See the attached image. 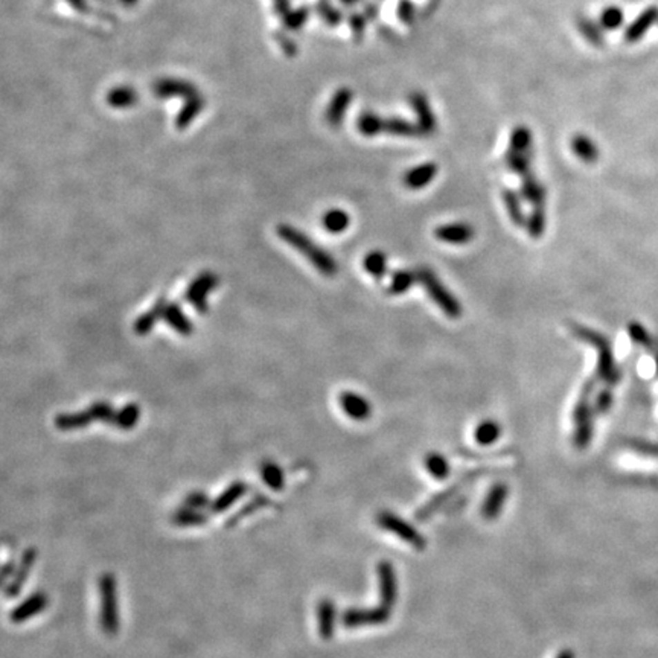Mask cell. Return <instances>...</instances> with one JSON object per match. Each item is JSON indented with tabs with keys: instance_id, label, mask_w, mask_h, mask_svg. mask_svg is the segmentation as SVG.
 <instances>
[{
	"instance_id": "19",
	"label": "cell",
	"mask_w": 658,
	"mask_h": 658,
	"mask_svg": "<svg viewBox=\"0 0 658 658\" xmlns=\"http://www.w3.org/2000/svg\"><path fill=\"white\" fill-rule=\"evenodd\" d=\"M418 282V270H398L391 275L387 294L399 296L407 293Z\"/></svg>"
},
{
	"instance_id": "2",
	"label": "cell",
	"mask_w": 658,
	"mask_h": 658,
	"mask_svg": "<svg viewBox=\"0 0 658 658\" xmlns=\"http://www.w3.org/2000/svg\"><path fill=\"white\" fill-rule=\"evenodd\" d=\"M276 231L279 238H282L288 246L298 250L320 275L328 278L337 275L338 264L334 260V256L328 253V251L320 246H317L309 236L302 233L299 229H296L290 224H279Z\"/></svg>"
},
{
	"instance_id": "3",
	"label": "cell",
	"mask_w": 658,
	"mask_h": 658,
	"mask_svg": "<svg viewBox=\"0 0 658 658\" xmlns=\"http://www.w3.org/2000/svg\"><path fill=\"white\" fill-rule=\"evenodd\" d=\"M596 378H590L582 384L573 407V443L578 449H586L593 441L594 405L593 394L596 391Z\"/></svg>"
},
{
	"instance_id": "28",
	"label": "cell",
	"mask_w": 658,
	"mask_h": 658,
	"mask_svg": "<svg viewBox=\"0 0 658 658\" xmlns=\"http://www.w3.org/2000/svg\"><path fill=\"white\" fill-rule=\"evenodd\" d=\"M262 476L265 482H267L273 490H282L284 474H282V470H280L276 463L273 462L265 463L262 468Z\"/></svg>"
},
{
	"instance_id": "20",
	"label": "cell",
	"mask_w": 658,
	"mask_h": 658,
	"mask_svg": "<svg viewBox=\"0 0 658 658\" xmlns=\"http://www.w3.org/2000/svg\"><path fill=\"white\" fill-rule=\"evenodd\" d=\"M572 150L583 164H594L599 159V150L588 136L576 135L572 139Z\"/></svg>"
},
{
	"instance_id": "16",
	"label": "cell",
	"mask_w": 658,
	"mask_h": 658,
	"mask_svg": "<svg viewBox=\"0 0 658 658\" xmlns=\"http://www.w3.org/2000/svg\"><path fill=\"white\" fill-rule=\"evenodd\" d=\"M503 433L501 425L494 419H483L474 430V439L480 447H490L500 439Z\"/></svg>"
},
{
	"instance_id": "1",
	"label": "cell",
	"mask_w": 658,
	"mask_h": 658,
	"mask_svg": "<svg viewBox=\"0 0 658 658\" xmlns=\"http://www.w3.org/2000/svg\"><path fill=\"white\" fill-rule=\"evenodd\" d=\"M572 332L578 337L581 342L587 343L596 351V376L594 378L602 383L603 386H616L620 381V371L616 363L615 352L610 340L606 338L601 332L591 329L588 327H582V325H572Z\"/></svg>"
},
{
	"instance_id": "22",
	"label": "cell",
	"mask_w": 658,
	"mask_h": 658,
	"mask_svg": "<svg viewBox=\"0 0 658 658\" xmlns=\"http://www.w3.org/2000/svg\"><path fill=\"white\" fill-rule=\"evenodd\" d=\"M505 162L506 166L511 169L512 173L516 175L524 177L526 174L532 173V151H515L512 148H507V151L505 154Z\"/></svg>"
},
{
	"instance_id": "34",
	"label": "cell",
	"mask_w": 658,
	"mask_h": 658,
	"mask_svg": "<svg viewBox=\"0 0 658 658\" xmlns=\"http://www.w3.org/2000/svg\"><path fill=\"white\" fill-rule=\"evenodd\" d=\"M398 16L399 19L409 23L413 16H415V6H413V3L409 2V0H401L398 5Z\"/></svg>"
},
{
	"instance_id": "5",
	"label": "cell",
	"mask_w": 658,
	"mask_h": 658,
	"mask_svg": "<svg viewBox=\"0 0 658 658\" xmlns=\"http://www.w3.org/2000/svg\"><path fill=\"white\" fill-rule=\"evenodd\" d=\"M376 521H378V524L383 529H386L387 532H391V534L398 535L399 539H403V541L413 545L418 550H423L427 544L424 536L420 535L415 528H412L407 521L399 519V516L395 514L384 511L376 516Z\"/></svg>"
},
{
	"instance_id": "14",
	"label": "cell",
	"mask_w": 658,
	"mask_h": 658,
	"mask_svg": "<svg viewBox=\"0 0 658 658\" xmlns=\"http://www.w3.org/2000/svg\"><path fill=\"white\" fill-rule=\"evenodd\" d=\"M658 20V8L657 6H649L648 10L643 11L640 16L635 19L632 23L626 28L625 39L630 43L639 41L643 35H645L650 26H652Z\"/></svg>"
},
{
	"instance_id": "39",
	"label": "cell",
	"mask_w": 658,
	"mask_h": 658,
	"mask_svg": "<svg viewBox=\"0 0 658 658\" xmlns=\"http://www.w3.org/2000/svg\"><path fill=\"white\" fill-rule=\"evenodd\" d=\"M657 372H658V354H657Z\"/></svg>"
},
{
	"instance_id": "26",
	"label": "cell",
	"mask_w": 658,
	"mask_h": 658,
	"mask_svg": "<svg viewBox=\"0 0 658 658\" xmlns=\"http://www.w3.org/2000/svg\"><path fill=\"white\" fill-rule=\"evenodd\" d=\"M532 144H534V140H532V133L528 127L519 125L512 130L511 137H509V148L515 151L528 153L532 151Z\"/></svg>"
},
{
	"instance_id": "32",
	"label": "cell",
	"mask_w": 658,
	"mask_h": 658,
	"mask_svg": "<svg viewBox=\"0 0 658 658\" xmlns=\"http://www.w3.org/2000/svg\"><path fill=\"white\" fill-rule=\"evenodd\" d=\"M628 332H630V337L632 338L634 343H637L640 346H645V347L652 346V340H650L648 331L643 328L640 323L632 322L630 327H628Z\"/></svg>"
},
{
	"instance_id": "4",
	"label": "cell",
	"mask_w": 658,
	"mask_h": 658,
	"mask_svg": "<svg viewBox=\"0 0 658 658\" xmlns=\"http://www.w3.org/2000/svg\"><path fill=\"white\" fill-rule=\"evenodd\" d=\"M418 282L424 287L428 298L436 303V307H438L441 311L448 317V319H453V320L459 319L463 311L461 302L457 300L456 296L441 282V279L436 276V273L432 269L428 267L419 269Z\"/></svg>"
},
{
	"instance_id": "36",
	"label": "cell",
	"mask_w": 658,
	"mask_h": 658,
	"mask_svg": "<svg viewBox=\"0 0 658 658\" xmlns=\"http://www.w3.org/2000/svg\"><path fill=\"white\" fill-rule=\"evenodd\" d=\"M275 5H276V11L282 16V19L288 12H290V2H288V0H275Z\"/></svg>"
},
{
	"instance_id": "8",
	"label": "cell",
	"mask_w": 658,
	"mask_h": 658,
	"mask_svg": "<svg viewBox=\"0 0 658 658\" xmlns=\"http://www.w3.org/2000/svg\"><path fill=\"white\" fill-rule=\"evenodd\" d=\"M338 404L346 413V416L352 420H357V423H363L372 415L371 403L365 396L356 394V391L346 390L343 394H340Z\"/></svg>"
},
{
	"instance_id": "29",
	"label": "cell",
	"mask_w": 658,
	"mask_h": 658,
	"mask_svg": "<svg viewBox=\"0 0 658 658\" xmlns=\"http://www.w3.org/2000/svg\"><path fill=\"white\" fill-rule=\"evenodd\" d=\"M601 23L605 29H617L623 23V11L617 6H608L602 11Z\"/></svg>"
},
{
	"instance_id": "35",
	"label": "cell",
	"mask_w": 658,
	"mask_h": 658,
	"mask_svg": "<svg viewBox=\"0 0 658 658\" xmlns=\"http://www.w3.org/2000/svg\"><path fill=\"white\" fill-rule=\"evenodd\" d=\"M349 25H351L352 32L357 37H361L366 28V19L363 16H360V14H354V16H351L349 19Z\"/></svg>"
},
{
	"instance_id": "31",
	"label": "cell",
	"mask_w": 658,
	"mask_h": 658,
	"mask_svg": "<svg viewBox=\"0 0 658 658\" xmlns=\"http://www.w3.org/2000/svg\"><path fill=\"white\" fill-rule=\"evenodd\" d=\"M309 17V10L308 8H300L296 11H290L284 17V23L288 29H293V31H298L303 25L307 23V20Z\"/></svg>"
},
{
	"instance_id": "25",
	"label": "cell",
	"mask_w": 658,
	"mask_h": 658,
	"mask_svg": "<svg viewBox=\"0 0 658 658\" xmlns=\"http://www.w3.org/2000/svg\"><path fill=\"white\" fill-rule=\"evenodd\" d=\"M425 470L430 472V476L436 480H445L449 476V463L445 456L441 453H430L425 456L424 459Z\"/></svg>"
},
{
	"instance_id": "17",
	"label": "cell",
	"mask_w": 658,
	"mask_h": 658,
	"mask_svg": "<svg viewBox=\"0 0 658 658\" xmlns=\"http://www.w3.org/2000/svg\"><path fill=\"white\" fill-rule=\"evenodd\" d=\"M351 224L349 213L343 209H329L323 213L322 226L325 231L332 235L343 233Z\"/></svg>"
},
{
	"instance_id": "11",
	"label": "cell",
	"mask_w": 658,
	"mask_h": 658,
	"mask_svg": "<svg viewBox=\"0 0 658 658\" xmlns=\"http://www.w3.org/2000/svg\"><path fill=\"white\" fill-rule=\"evenodd\" d=\"M438 171H439L438 165L433 164V162H427V164H420L418 166L410 168L409 171L404 174L403 182L405 184V188H409L412 191L424 189L436 179Z\"/></svg>"
},
{
	"instance_id": "18",
	"label": "cell",
	"mask_w": 658,
	"mask_h": 658,
	"mask_svg": "<svg viewBox=\"0 0 658 658\" xmlns=\"http://www.w3.org/2000/svg\"><path fill=\"white\" fill-rule=\"evenodd\" d=\"M317 617H319V632L322 639L328 640L334 634L336 628V606L331 601H322L319 603V610H317Z\"/></svg>"
},
{
	"instance_id": "15",
	"label": "cell",
	"mask_w": 658,
	"mask_h": 658,
	"mask_svg": "<svg viewBox=\"0 0 658 658\" xmlns=\"http://www.w3.org/2000/svg\"><path fill=\"white\" fill-rule=\"evenodd\" d=\"M503 203H505V208L509 218H511V223L516 227H524L528 223V218L524 215V209L521 204V197L516 194L515 191L511 189H505L503 191Z\"/></svg>"
},
{
	"instance_id": "37",
	"label": "cell",
	"mask_w": 658,
	"mask_h": 658,
	"mask_svg": "<svg viewBox=\"0 0 658 658\" xmlns=\"http://www.w3.org/2000/svg\"><path fill=\"white\" fill-rule=\"evenodd\" d=\"M557 658H574V654L572 652V650L565 649V650H563V652H561Z\"/></svg>"
},
{
	"instance_id": "10",
	"label": "cell",
	"mask_w": 658,
	"mask_h": 658,
	"mask_svg": "<svg viewBox=\"0 0 658 658\" xmlns=\"http://www.w3.org/2000/svg\"><path fill=\"white\" fill-rule=\"evenodd\" d=\"M352 98L354 95L349 87H340L338 90L332 95V98L327 107V112H325V119H327L328 125H331V127L334 128L342 125V121L345 119L347 108H349L352 102Z\"/></svg>"
},
{
	"instance_id": "6",
	"label": "cell",
	"mask_w": 658,
	"mask_h": 658,
	"mask_svg": "<svg viewBox=\"0 0 658 658\" xmlns=\"http://www.w3.org/2000/svg\"><path fill=\"white\" fill-rule=\"evenodd\" d=\"M409 102L416 115V127L420 133V136H430L438 128V122H436V116L432 110L428 98L420 92H415L409 96Z\"/></svg>"
},
{
	"instance_id": "13",
	"label": "cell",
	"mask_w": 658,
	"mask_h": 658,
	"mask_svg": "<svg viewBox=\"0 0 658 658\" xmlns=\"http://www.w3.org/2000/svg\"><path fill=\"white\" fill-rule=\"evenodd\" d=\"M509 494V487L506 483H495L491 491L487 492L485 503L482 506V515L487 520H494L500 515L503 506H505Z\"/></svg>"
},
{
	"instance_id": "30",
	"label": "cell",
	"mask_w": 658,
	"mask_h": 658,
	"mask_svg": "<svg viewBox=\"0 0 658 658\" xmlns=\"http://www.w3.org/2000/svg\"><path fill=\"white\" fill-rule=\"evenodd\" d=\"M578 26H579V31L583 34V37H586V39L590 43H593V44H602L603 43V37H602L601 29L597 28L594 21H591L590 19H581L578 21Z\"/></svg>"
},
{
	"instance_id": "24",
	"label": "cell",
	"mask_w": 658,
	"mask_h": 658,
	"mask_svg": "<svg viewBox=\"0 0 658 658\" xmlns=\"http://www.w3.org/2000/svg\"><path fill=\"white\" fill-rule=\"evenodd\" d=\"M383 122H384V117H381L380 115H376L374 112H363L358 116L357 128L363 136L374 137V136H378L380 133H383Z\"/></svg>"
},
{
	"instance_id": "12",
	"label": "cell",
	"mask_w": 658,
	"mask_h": 658,
	"mask_svg": "<svg viewBox=\"0 0 658 658\" xmlns=\"http://www.w3.org/2000/svg\"><path fill=\"white\" fill-rule=\"evenodd\" d=\"M378 578H380L381 603L391 608L398 596V581H396V574L391 564L381 563L378 565Z\"/></svg>"
},
{
	"instance_id": "33",
	"label": "cell",
	"mask_w": 658,
	"mask_h": 658,
	"mask_svg": "<svg viewBox=\"0 0 658 658\" xmlns=\"http://www.w3.org/2000/svg\"><path fill=\"white\" fill-rule=\"evenodd\" d=\"M319 11H320V16L323 17V20L327 21V23H329L331 26H336L340 20H342V14H340L334 6H331L329 3L327 2H323L320 6H319Z\"/></svg>"
},
{
	"instance_id": "9",
	"label": "cell",
	"mask_w": 658,
	"mask_h": 658,
	"mask_svg": "<svg viewBox=\"0 0 658 658\" xmlns=\"http://www.w3.org/2000/svg\"><path fill=\"white\" fill-rule=\"evenodd\" d=\"M436 240L451 244V246H465L476 236L474 229L468 223H448L434 229Z\"/></svg>"
},
{
	"instance_id": "27",
	"label": "cell",
	"mask_w": 658,
	"mask_h": 658,
	"mask_svg": "<svg viewBox=\"0 0 658 658\" xmlns=\"http://www.w3.org/2000/svg\"><path fill=\"white\" fill-rule=\"evenodd\" d=\"M612 401H615V395H612V389L610 386H603L601 390L596 391L593 398L594 412L597 415H605L612 407Z\"/></svg>"
},
{
	"instance_id": "21",
	"label": "cell",
	"mask_w": 658,
	"mask_h": 658,
	"mask_svg": "<svg viewBox=\"0 0 658 658\" xmlns=\"http://www.w3.org/2000/svg\"><path fill=\"white\" fill-rule=\"evenodd\" d=\"M383 133H389L390 136H398V137H418V136H420L416 124L401 119V117H390V119H386V117H384Z\"/></svg>"
},
{
	"instance_id": "7",
	"label": "cell",
	"mask_w": 658,
	"mask_h": 658,
	"mask_svg": "<svg viewBox=\"0 0 658 658\" xmlns=\"http://www.w3.org/2000/svg\"><path fill=\"white\" fill-rule=\"evenodd\" d=\"M391 615V608L381 605L380 608L371 610H347L343 615V625L347 628H360V626H372L386 623Z\"/></svg>"
},
{
	"instance_id": "23",
	"label": "cell",
	"mask_w": 658,
	"mask_h": 658,
	"mask_svg": "<svg viewBox=\"0 0 658 658\" xmlns=\"http://www.w3.org/2000/svg\"><path fill=\"white\" fill-rule=\"evenodd\" d=\"M363 267L376 280H381L387 271V258L381 250H372L365 256Z\"/></svg>"
},
{
	"instance_id": "38",
	"label": "cell",
	"mask_w": 658,
	"mask_h": 658,
	"mask_svg": "<svg viewBox=\"0 0 658 658\" xmlns=\"http://www.w3.org/2000/svg\"><path fill=\"white\" fill-rule=\"evenodd\" d=\"M340 2L345 3V5H354V3L360 2V0H340Z\"/></svg>"
}]
</instances>
